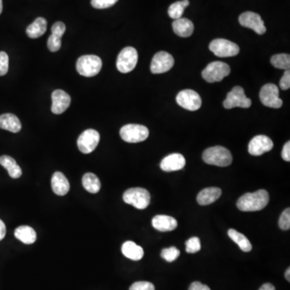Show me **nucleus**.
Returning <instances> with one entry per match:
<instances>
[{"instance_id": "obj_6", "label": "nucleus", "mask_w": 290, "mask_h": 290, "mask_svg": "<svg viewBox=\"0 0 290 290\" xmlns=\"http://www.w3.org/2000/svg\"><path fill=\"white\" fill-rule=\"evenodd\" d=\"M121 138L128 143H139L144 141L149 136L147 128L139 124H127L120 129Z\"/></svg>"}, {"instance_id": "obj_42", "label": "nucleus", "mask_w": 290, "mask_h": 290, "mask_svg": "<svg viewBox=\"0 0 290 290\" xmlns=\"http://www.w3.org/2000/svg\"><path fill=\"white\" fill-rule=\"evenodd\" d=\"M6 226L4 224V222L0 220V241L4 239L6 235Z\"/></svg>"}, {"instance_id": "obj_1", "label": "nucleus", "mask_w": 290, "mask_h": 290, "mask_svg": "<svg viewBox=\"0 0 290 290\" xmlns=\"http://www.w3.org/2000/svg\"><path fill=\"white\" fill-rule=\"evenodd\" d=\"M269 195L265 189H259L254 193H247L239 198L237 207L241 211H259L267 206Z\"/></svg>"}, {"instance_id": "obj_19", "label": "nucleus", "mask_w": 290, "mask_h": 290, "mask_svg": "<svg viewBox=\"0 0 290 290\" xmlns=\"http://www.w3.org/2000/svg\"><path fill=\"white\" fill-rule=\"evenodd\" d=\"M152 224L157 231L166 232L174 231L178 227V222L171 216L157 215L152 220Z\"/></svg>"}, {"instance_id": "obj_12", "label": "nucleus", "mask_w": 290, "mask_h": 290, "mask_svg": "<svg viewBox=\"0 0 290 290\" xmlns=\"http://www.w3.org/2000/svg\"><path fill=\"white\" fill-rule=\"evenodd\" d=\"M176 100L180 107L188 111H198L202 106L200 95L193 90H181L176 98Z\"/></svg>"}, {"instance_id": "obj_26", "label": "nucleus", "mask_w": 290, "mask_h": 290, "mask_svg": "<svg viewBox=\"0 0 290 290\" xmlns=\"http://www.w3.org/2000/svg\"><path fill=\"white\" fill-rule=\"evenodd\" d=\"M47 30V20L44 18L38 17L27 28L26 33L31 39H36L43 36Z\"/></svg>"}, {"instance_id": "obj_14", "label": "nucleus", "mask_w": 290, "mask_h": 290, "mask_svg": "<svg viewBox=\"0 0 290 290\" xmlns=\"http://www.w3.org/2000/svg\"><path fill=\"white\" fill-rule=\"evenodd\" d=\"M239 21L243 27L252 29L257 34L263 35L266 33L264 23L259 14L252 12H244L239 15Z\"/></svg>"}, {"instance_id": "obj_27", "label": "nucleus", "mask_w": 290, "mask_h": 290, "mask_svg": "<svg viewBox=\"0 0 290 290\" xmlns=\"http://www.w3.org/2000/svg\"><path fill=\"white\" fill-rule=\"evenodd\" d=\"M82 185L90 194H97L101 188L100 179L92 173L84 174L82 178Z\"/></svg>"}, {"instance_id": "obj_41", "label": "nucleus", "mask_w": 290, "mask_h": 290, "mask_svg": "<svg viewBox=\"0 0 290 290\" xmlns=\"http://www.w3.org/2000/svg\"><path fill=\"white\" fill-rule=\"evenodd\" d=\"M189 290H210V288L206 284H202L199 281H195L190 284Z\"/></svg>"}, {"instance_id": "obj_17", "label": "nucleus", "mask_w": 290, "mask_h": 290, "mask_svg": "<svg viewBox=\"0 0 290 290\" xmlns=\"http://www.w3.org/2000/svg\"><path fill=\"white\" fill-rule=\"evenodd\" d=\"M185 165V159L180 153H173L163 159L160 168L164 172H174L182 170Z\"/></svg>"}, {"instance_id": "obj_33", "label": "nucleus", "mask_w": 290, "mask_h": 290, "mask_svg": "<svg viewBox=\"0 0 290 290\" xmlns=\"http://www.w3.org/2000/svg\"><path fill=\"white\" fill-rule=\"evenodd\" d=\"M279 227L283 231H287L290 228V209L284 210L279 220Z\"/></svg>"}, {"instance_id": "obj_13", "label": "nucleus", "mask_w": 290, "mask_h": 290, "mask_svg": "<svg viewBox=\"0 0 290 290\" xmlns=\"http://www.w3.org/2000/svg\"><path fill=\"white\" fill-rule=\"evenodd\" d=\"M174 65V59L167 52L160 51L155 54L152 61L151 72L155 75L168 72Z\"/></svg>"}, {"instance_id": "obj_22", "label": "nucleus", "mask_w": 290, "mask_h": 290, "mask_svg": "<svg viewBox=\"0 0 290 290\" xmlns=\"http://www.w3.org/2000/svg\"><path fill=\"white\" fill-rule=\"evenodd\" d=\"M21 122L19 118L13 114H4L0 115V128L17 133L21 130Z\"/></svg>"}, {"instance_id": "obj_34", "label": "nucleus", "mask_w": 290, "mask_h": 290, "mask_svg": "<svg viewBox=\"0 0 290 290\" xmlns=\"http://www.w3.org/2000/svg\"><path fill=\"white\" fill-rule=\"evenodd\" d=\"M47 45H48L49 50L53 53L58 52L61 47V38L51 34L49 37Z\"/></svg>"}, {"instance_id": "obj_15", "label": "nucleus", "mask_w": 290, "mask_h": 290, "mask_svg": "<svg viewBox=\"0 0 290 290\" xmlns=\"http://www.w3.org/2000/svg\"><path fill=\"white\" fill-rule=\"evenodd\" d=\"M273 142L270 138L263 135L255 136L248 144V152L252 156H261L263 153L271 151Z\"/></svg>"}, {"instance_id": "obj_7", "label": "nucleus", "mask_w": 290, "mask_h": 290, "mask_svg": "<svg viewBox=\"0 0 290 290\" xmlns=\"http://www.w3.org/2000/svg\"><path fill=\"white\" fill-rule=\"evenodd\" d=\"M210 51L219 58H230L239 54V47L225 39H215L209 45Z\"/></svg>"}, {"instance_id": "obj_45", "label": "nucleus", "mask_w": 290, "mask_h": 290, "mask_svg": "<svg viewBox=\"0 0 290 290\" xmlns=\"http://www.w3.org/2000/svg\"><path fill=\"white\" fill-rule=\"evenodd\" d=\"M2 12H3V1L2 0H0V15H1Z\"/></svg>"}, {"instance_id": "obj_2", "label": "nucleus", "mask_w": 290, "mask_h": 290, "mask_svg": "<svg viewBox=\"0 0 290 290\" xmlns=\"http://www.w3.org/2000/svg\"><path fill=\"white\" fill-rule=\"evenodd\" d=\"M203 159L206 164L219 167L229 166L233 160L231 152L222 146H214L206 149L203 154Z\"/></svg>"}, {"instance_id": "obj_25", "label": "nucleus", "mask_w": 290, "mask_h": 290, "mask_svg": "<svg viewBox=\"0 0 290 290\" xmlns=\"http://www.w3.org/2000/svg\"><path fill=\"white\" fill-rule=\"evenodd\" d=\"M15 236L25 245H32L36 240V233L29 226H19L15 230Z\"/></svg>"}, {"instance_id": "obj_16", "label": "nucleus", "mask_w": 290, "mask_h": 290, "mask_svg": "<svg viewBox=\"0 0 290 290\" xmlns=\"http://www.w3.org/2000/svg\"><path fill=\"white\" fill-rule=\"evenodd\" d=\"M52 112L56 115H60L65 112L69 108L71 103V98L69 94L62 90H56L52 94Z\"/></svg>"}, {"instance_id": "obj_21", "label": "nucleus", "mask_w": 290, "mask_h": 290, "mask_svg": "<svg viewBox=\"0 0 290 290\" xmlns=\"http://www.w3.org/2000/svg\"><path fill=\"white\" fill-rule=\"evenodd\" d=\"M173 29L174 33L178 36L186 38L193 34L195 26L193 22L190 21L189 19L181 17L174 20L173 23Z\"/></svg>"}, {"instance_id": "obj_37", "label": "nucleus", "mask_w": 290, "mask_h": 290, "mask_svg": "<svg viewBox=\"0 0 290 290\" xmlns=\"http://www.w3.org/2000/svg\"><path fill=\"white\" fill-rule=\"evenodd\" d=\"M129 290H155V286L151 282L137 281L132 284Z\"/></svg>"}, {"instance_id": "obj_29", "label": "nucleus", "mask_w": 290, "mask_h": 290, "mask_svg": "<svg viewBox=\"0 0 290 290\" xmlns=\"http://www.w3.org/2000/svg\"><path fill=\"white\" fill-rule=\"evenodd\" d=\"M189 5V0H182L171 4L168 8V13L172 19H178L182 17L185 8Z\"/></svg>"}, {"instance_id": "obj_23", "label": "nucleus", "mask_w": 290, "mask_h": 290, "mask_svg": "<svg viewBox=\"0 0 290 290\" xmlns=\"http://www.w3.org/2000/svg\"><path fill=\"white\" fill-rule=\"evenodd\" d=\"M122 252L124 256L132 260H139L143 258V249L132 241H127L122 246Z\"/></svg>"}, {"instance_id": "obj_39", "label": "nucleus", "mask_w": 290, "mask_h": 290, "mask_svg": "<svg viewBox=\"0 0 290 290\" xmlns=\"http://www.w3.org/2000/svg\"><path fill=\"white\" fill-rule=\"evenodd\" d=\"M280 87L281 88V90H286L289 89L290 87V72L289 69L288 70H285L284 75H283L282 78H281V81H280Z\"/></svg>"}, {"instance_id": "obj_20", "label": "nucleus", "mask_w": 290, "mask_h": 290, "mask_svg": "<svg viewBox=\"0 0 290 290\" xmlns=\"http://www.w3.org/2000/svg\"><path fill=\"white\" fill-rule=\"evenodd\" d=\"M222 195L221 189L218 187H209L203 189L197 197V201L201 206L212 204L220 199Z\"/></svg>"}, {"instance_id": "obj_40", "label": "nucleus", "mask_w": 290, "mask_h": 290, "mask_svg": "<svg viewBox=\"0 0 290 290\" xmlns=\"http://www.w3.org/2000/svg\"><path fill=\"white\" fill-rule=\"evenodd\" d=\"M281 157L284 159L285 161L289 162L290 160V142H287L284 145V148L282 149V153H281Z\"/></svg>"}, {"instance_id": "obj_3", "label": "nucleus", "mask_w": 290, "mask_h": 290, "mask_svg": "<svg viewBox=\"0 0 290 290\" xmlns=\"http://www.w3.org/2000/svg\"><path fill=\"white\" fill-rule=\"evenodd\" d=\"M102 60L95 55L82 56L77 61L76 69L82 76L94 77L100 72L102 69Z\"/></svg>"}, {"instance_id": "obj_5", "label": "nucleus", "mask_w": 290, "mask_h": 290, "mask_svg": "<svg viewBox=\"0 0 290 290\" xmlns=\"http://www.w3.org/2000/svg\"><path fill=\"white\" fill-rule=\"evenodd\" d=\"M231 72V68L227 64L222 61H214L209 64L203 69L202 75L203 79L209 83L221 82Z\"/></svg>"}, {"instance_id": "obj_24", "label": "nucleus", "mask_w": 290, "mask_h": 290, "mask_svg": "<svg viewBox=\"0 0 290 290\" xmlns=\"http://www.w3.org/2000/svg\"><path fill=\"white\" fill-rule=\"evenodd\" d=\"M0 164L8 170V174L11 178L17 179L21 177V168L18 165L15 159L12 158V157L4 155L0 157Z\"/></svg>"}, {"instance_id": "obj_35", "label": "nucleus", "mask_w": 290, "mask_h": 290, "mask_svg": "<svg viewBox=\"0 0 290 290\" xmlns=\"http://www.w3.org/2000/svg\"><path fill=\"white\" fill-rule=\"evenodd\" d=\"M118 0H91L93 8L97 9H105L114 6Z\"/></svg>"}, {"instance_id": "obj_18", "label": "nucleus", "mask_w": 290, "mask_h": 290, "mask_svg": "<svg viewBox=\"0 0 290 290\" xmlns=\"http://www.w3.org/2000/svg\"><path fill=\"white\" fill-rule=\"evenodd\" d=\"M52 189L54 193L59 196H64L67 195L69 191V182L65 176L62 173L56 172L52 177L51 180Z\"/></svg>"}, {"instance_id": "obj_4", "label": "nucleus", "mask_w": 290, "mask_h": 290, "mask_svg": "<svg viewBox=\"0 0 290 290\" xmlns=\"http://www.w3.org/2000/svg\"><path fill=\"white\" fill-rule=\"evenodd\" d=\"M123 199L127 204L132 205L139 210H143L150 204L151 196L147 189L136 187L125 191Z\"/></svg>"}, {"instance_id": "obj_11", "label": "nucleus", "mask_w": 290, "mask_h": 290, "mask_svg": "<svg viewBox=\"0 0 290 290\" xmlns=\"http://www.w3.org/2000/svg\"><path fill=\"white\" fill-rule=\"evenodd\" d=\"M100 135L94 129H87L79 136L78 147L84 154H89L94 151L100 143Z\"/></svg>"}, {"instance_id": "obj_44", "label": "nucleus", "mask_w": 290, "mask_h": 290, "mask_svg": "<svg viewBox=\"0 0 290 290\" xmlns=\"http://www.w3.org/2000/svg\"><path fill=\"white\" fill-rule=\"evenodd\" d=\"M285 279H286L287 281L289 282L290 281V269L288 268L287 269L286 272H285Z\"/></svg>"}, {"instance_id": "obj_43", "label": "nucleus", "mask_w": 290, "mask_h": 290, "mask_svg": "<svg viewBox=\"0 0 290 290\" xmlns=\"http://www.w3.org/2000/svg\"><path fill=\"white\" fill-rule=\"evenodd\" d=\"M259 290H276V288L274 285L270 283H266V284H263Z\"/></svg>"}, {"instance_id": "obj_30", "label": "nucleus", "mask_w": 290, "mask_h": 290, "mask_svg": "<svg viewBox=\"0 0 290 290\" xmlns=\"http://www.w3.org/2000/svg\"><path fill=\"white\" fill-rule=\"evenodd\" d=\"M271 64L277 69L288 70L290 67V56L288 54H277L272 57Z\"/></svg>"}, {"instance_id": "obj_36", "label": "nucleus", "mask_w": 290, "mask_h": 290, "mask_svg": "<svg viewBox=\"0 0 290 290\" xmlns=\"http://www.w3.org/2000/svg\"><path fill=\"white\" fill-rule=\"evenodd\" d=\"M9 68V58L5 52H0V76L6 75Z\"/></svg>"}, {"instance_id": "obj_28", "label": "nucleus", "mask_w": 290, "mask_h": 290, "mask_svg": "<svg viewBox=\"0 0 290 290\" xmlns=\"http://www.w3.org/2000/svg\"><path fill=\"white\" fill-rule=\"evenodd\" d=\"M228 235L234 242L239 245V248L243 252H248L252 250V244L245 235L238 232L235 229H230L228 231Z\"/></svg>"}, {"instance_id": "obj_31", "label": "nucleus", "mask_w": 290, "mask_h": 290, "mask_svg": "<svg viewBox=\"0 0 290 290\" xmlns=\"http://www.w3.org/2000/svg\"><path fill=\"white\" fill-rule=\"evenodd\" d=\"M160 255H161V257L166 261L173 262L177 260L180 256V251L175 247H171V248L163 249Z\"/></svg>"}, {"instance_id": "obj_8", "label": "nucleus", "mask_w": 290, "mask_h": 290, "mask_svg": "<svg viewBox=\"0 0 290 290\" xmlns=\"http://www.w3.org/2000/svg\"><path fill=\"white\" fill-rule=\"evenodd\" d=\"M138 61V53L133 47H126L118 54L116 66L119 72L127 74L136 68Z\"/></svg>"}, {"instance_id": "obj_32", "label": "nucleus", "mask_w": 290, "mask_h": 290, "mask_svg": "<svg viewBox=\"0 0 290 290\" xmlns=\"http://www.w3.org/2000/svg\"><path fill=\"white\" fill-rule=\"evenodd\" d=\"M201 241L198 237H192L185 242V251L188 253H196L201 250Z\"/></svg>"}, {"instance_id": "obj_10", "label": "nucleus", "mask_w": 290, "mask_h": 290, "mask_svg": "<svg viewBox=\"0 0 290 290\" xmlns=\"http://www.w3.org/2000/svg\"><path fill=\"white\" fill-rule=\"evenodd\" d=\"M260 100L266 107L275 109L282 107V100L279 98L278 87L272 83H268L261 88Z\"/></svg>"}, {"instance_id": "obj_38", "label": "nucleus", "mask_w": 290, "mask_h": 290, "mask_svg": "<svg viewBox=\"0 0 290 290\" xmlns=\"http://www.w3.org/2000/svg\"><path fill=\"white\" fill-rule=\"evenodd\" d=\"M65 30H66V27H65V23H62V22H56V23L52 26V34L56 36H58L60 38L62 37L64 33H65Z\"/></svg>"}, {"instance_id": "obj_9", "label": "nucleus", "mask_w": 290, "mask_h": 290, "mask_svg": "<svg viewBox=\"0 0 290 290\" xmlns=\"http://www.w3.org/2000/svg\"><path fill=\"white\" fill-rule=\"evenodd\" d=\"M224 106L226 109H231L234 107L248 108L252 106V100L247 97L245 90L242 87L235 86L231 91L227 94V98L224 102Z\"/></svg>"}]
</instances>
